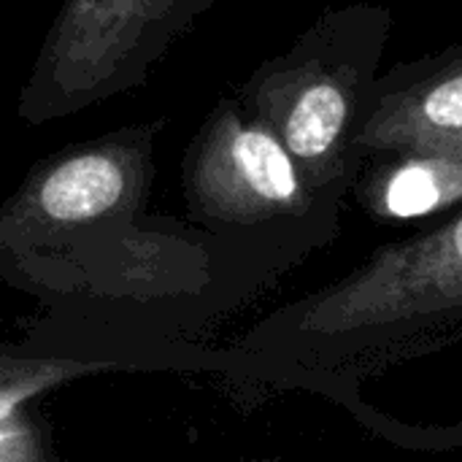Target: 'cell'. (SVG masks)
Here are the masks:
<instances>
[{
	"label": "cell",
	"mask_w": 462,
	"mask_h": 462,
	"mask_svg": "<svg viewBox=\"0 0 462 462\" xmlns=\"http://www.w3.org/2000/svg\"><path fill=\"white\" fill-rule=\"evenodd\" d=\"M462 338V206L384 244L341 279L252 325L217 371L319 393L341 406L390 365Z\"/></svg>",
	"instance_id": "2"
},
{
	"label": "cell",
	"mask_w": 462,
	"mask_h": 462,
	"mask_svg": "<svg viewBox=\"0 0 462 462\" xmlns=\"http://www.w3.org/2000/svg\"><path fill=\"white\" fill-rule=\"evenodd\" d=\"M119 371L127 368L106 357H84L35 341H27L22 346L0 341V420H11L27 411L35 398L62 384Z\"/></svg>",
	"instance_id": "8"
},
{
	"label": "cell",
	"mask_w": 462,
	"mask_h": 462,
	"mask_svg": "<svg viewBox=\"0 0 462 462\" xmlns=\"http://www.w3.org/2000/svg\"><path fill=\"white\" fill-rule=\"evenodd\" d=\"M390 30L384 5L328 8L236 92L284 143L306 184L341 206L363 165L357 138L374 106Z\"/></svg>",
	"instance_id": "3"
},
{
	"label": "cell",
	"mask_w": 462,
	"mask_h": 462,
	"mask_svg": "<svg viewBox=\"0 0 462 462\" xmlns=\"http://www.w3.org/2000/svg\"><path fill=\"white\" fill-rule=\"evenodd\" d=\"M181 195L195 225L257 241L295 263L338 233L341 203L306 184L284 143L236 95L219 97L189 138Z\"/></svg>",
	"instance_id": "4"
},
{
	"label": "cell",
	"mask_w": 462,
	"mask_h": 462,
	"mask_svg": "<svg viewBox=\"0 0 462 462\" xmlns=\"http://www.w3.org/2000/svg\"><path fill=\"white\" fill-rule=\"evenodd\" d=\"M43 457H49V441L43 439V428L35 425L27 411L0 420V462Z\"/></svg>",
	"instance_id": "9"
},
{
	"label": "cell",
	"mask_w": 462,
	"mask_h": 462,
	"mask_svg": "<svg viewBox=\"0 0 462 462\" xmlns=\"http://www.w3.org/2000/svg\"><path fill=\"white\" fill-rule=\"evenodd\" d=\"M376 222L436 219L462 206V157L449 152H387L365 157L352 184Z\"/></svg>",
	"instance_id": "7"
},
{
	"label": "cell",
	"mask_w": 462,
	"mask_h": 462,
	"mask_svg": "<svg viewBox=\"0 0 462 462\" xmlns=\"http://www.w3.org/2000/svg\"><path fill=\"white\" fill-rule=\"evenodd\" d=\"M168 119L41 157L0 203V282L49 314L30 341L130 374L203 355L200 336L295 265L257 241L149 211Z\"/></svg>",
	"instance_id": "1"
},
{
	"label": "cell",
	"mask_w": 462,
	"mask_h": 462,
	"mask_svg": "<svg viewBox=\"0 0 462 462\" xmlns=\"http://www.w3.org/2000/svg\"><path fill=\"white\" fill-rule=\"evenodd\" d=\"M214 3L62 0L19 89L16 114L46 125L143 87Z\"/></svg>",
	"instance_id": "5"
},
{
	"label": "cell",
	"mask_w": 462,
	"mask_h": 462,
	"mask_svg": "<svg viewBox=\"0 0 462 462\" xmlns=\"http://www.w3.org/2000/svg\"><path fill=\"white\" fill-rule=\"evenodd\" d=\"M357 152L360 160L387 152L462 157V43L379 73Z\"/></svg>",
	"instance_id": "6"
}]
</instances>
